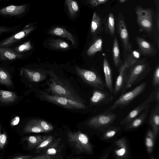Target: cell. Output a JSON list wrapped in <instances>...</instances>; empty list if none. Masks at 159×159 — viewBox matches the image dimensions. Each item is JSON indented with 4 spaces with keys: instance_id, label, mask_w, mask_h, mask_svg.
<instances>
[{
    "instance_id": "obj_1",
    "label": "cell",
    "mask_w": 159,
    "mask_h": 159,
    "mask_svg": "<svg viewBox=\"0 0 159 159\" xmlns=\"http://www.w3.org/2000/svg\"><path fill=\"white\" fill-rule=\"evenodd\" d=\"M50 79L48 91L52 94L64 97L85 104V102L76 90L65 80L57 75L52 70L48 72Z\"/></svg>"
},
{
    "instance_id": "obj_2",
    "label": "cell",
    "mask_w": 159,
    "mask_h": 159,
    "mask_svg": "<svg viewBox=\"0 0 159 159\" xmlns=\"http://www.w3.org/2000/svg\"><path fill=\"white\" fill-rule=\"evenodd\" d=\"M151 68L146 59H139L129 68L121 94L125 93L133 85L138 83L149 72Z\"/></svg>"
},
{
    "instance_id": "obj_3",
    "label": "cell",
    "mask_w": 159,
    "mask_h": 159,
    "mask_svg": "<svg viewBox=\"0 0 159 159\" xmlns=\"http://www.w3.org/2000/svg\"><path fill=\"white\" fill-rule=\"evenodd\" d=\"M140 53L139 51H132L128 54L124 58L118 67L119 74L116 78L114 94L116 95L122 89L128 73L129 67L139 59Z\"/></svg>"
},
{
    "instance_id": "obj_4",
    "label": "cell",
    "mask_w": 159,
    "mask_h": 159,
    "mask_svg": "<svg viewBox=\"0 0 159 159\" xmlns=\"http://www.w3.org/2000/svg\"><path fill=\"white\" fill-rule=\"evenodd\" d=\"M67 140L70 146L73 147L78 154H93V147L88 136L80 131H69L67 133Z\"/></svg>"
},
{
    "instance_id": "obj_5",
    "label": "cell",
    "mask_w": 159,
    "mask_h": 159,
    "mask_svg": "<svg viewBox=\"0 0 159 159\" xmlns=\"http://www.w3.org/2000/svg\"><path fill=\"white\" fill-rule=\"evenodd\" d=\"M39 98L42 100L68 109H84L87 108L85 104L64 97L50 94L44 91L40 92Z\"/></svg>"
},
{
    "instance_id": "obj_6",
    "label": "cell",
    "mask_w": 159,
    "mask_h": 159,
    "mask_svg": "<svg viewBox=\"0 0 159 159\" xmlns=\"http://www.w3.org/2000/svg\"><path fill=\"white\" fill-rule=\"evenodd\" d=\"M147 85L146 82L138 85L132 90L125 92L114 102L106 112H109L117 108H122L128 105L137 97L142 93L145 90Z\"/></svg>"
},
{
    "instance_id": "obj_7",
    "label": "cell",
    "mask_w": 159,
    "mask_h": 159,
    "mask_svg": "<svg viewBox=\"0 0 159 159\" xmlns=\"http://www.w3.org/2000/svg\"><path fill=\"white\" fill-rule=\"evenodd\" d=\"M75 69L78 74L85 83L95 88L105 90V83L98 73L77 66L75 67Z\"/></svg>"
},
{
    "instance_id": "obj_8",
    "label": "cell",
    "mask_w": 159,
    "mask_h": 159,
    "mask_svg": "<svg viewBox=\"0 0 159 159\" xmlns=\"http://www.w3.org/2000/svg\"><path fill=\"white\" fill-rule=\"evenodd\" d=\"M116 20L117 32L123 47L124 57L132 51V46L129 40L125 18L121 13L119 14Z\"/></svg>"
},
{
    "instance_id": "obj_9",
    "label": "cell",
    "mask_w": 159,
    "mask_h": 159,
    "mask_svg": "<svg viewBox=\"0 0 159 159\" xmlns=\"http://www.w3.org/2000/svg\"><path fill=\"white\" fill-rule=\"evenodd\" d=\"M139 25L148 33L151 32L153 28L152 12L149 8H143L138 6L135 9Z\"/></svg>"
},
{
    "instance_id": "obj_10",
    "label": "cell",
    "mask_w": 159,
    "mask_h": 159,
    "mask_svg": "<svg viewBox=\"0 0 159 159\" xmlns=\"http://www.w3.org/2000/svg\"><path fill=\"white\" fill-rule=\"evenodd\" d=\"M116 117V115L113 113L102 114L91 118L86 123L90 127L98 129L111 124Z\"/></svg>"
},
{
    "instance_id": "obj_11",
    "label": "cell",
    "mask_w": 159,
    "mask_h": 159,
    "mask_svg": "<svg viewBox=\"0 0 159 159\" xmlns=\"http://www.w3.org/2000/svg\"><path fill=\"white\" fill-rule=\"evenodd\" d=\"M156 90V88L154 89L144 101L131 111L128 115L120 121V124L122 125H125L139 115L143 111L148 109L150 104L155 100Z\"/></svg>"
},
{
    "instance_id": "obj_12",
    "label": "cell",
    "mask_w": 159,
    "mask_h": 159,
    "mask_svg": "<svg viewBox=\"0 0 159 159\" xmlns=\"http://www.w3.org/2000/svg\"><path fill=\"white\" fill-rule=\"evenodd\" d=\"M135 39L138 46V51L142 55L153 57L157 54V49L153 44L140 37L136 36Z\"/></svg>"
},
{
    "instance_id": "obj_13",
    "label": "cell",
    "mask_w": 159,
    "mask_h": 159,
    "mask_svg": "<svg viewBox=\"0 0 159 159\" xmlns=\"http://www.w3.org/2000/svg\"><path fill=\"white\" fill-rule=\"evenodd\" d=\"M113 99L112 94L109 93L105 90L96 89L93 92L90 102L94 105H102L109 103Z\"/></svg>"
},
{
    "instance_id": "obj_14",
    "label": "cell",
    "mask_w": 159,
    "mask_h": 159,
    "mask_svg": "<svg viewBox=\"0 0 159 159\" xmlns=\"http://www.w3.org/2000/svg\"><path fill=\"white\" fill-rule=\"evenodd\" d=\"M114 156L117 159L129 158V151L127 141L124 138L116 140L114 142Z\"/></svg>"
},
{
    "instance_id": "obj_15",
    "label": "cell",
    "mask_w": 159,
    "mask_h": 159,
    "mask_svg": "<svg viewBox=\"0 0 159 159\" xmlns=\"http://www.w3.org/2000/svg\"><path fill=\"white\" fill-rule=\"evenodd\" d=\"M31 26L25 28L20 31L0 42V47H7L17 42L27 35L34 29Z\"/></svg>"
},
{
    "instance_id": "obj_16",
    "label": "cell",
    "mask_w": 159,
    "mask_h": 159,
    "mask_svg": "<svg viewBox=\"0 0 159 159\" xmlns=\"http://www.w3.org/2000/svg\"><path fill=\"white\" fill-rule=\"evenodd\" d=\"M149 122L156 139L159 131V102H157L154 108L151 111Z\"/></svg>"
},
{
    "instance_id": "obj_17",
    "label": "cell",
    "mask_w": 159,
    "mask_h": 159,
    "mask_svg": "<svg viewBox=\"0 0 159 159\" xmlns=\"http://www.w3.org/2000/svg\"><path fill=\"white\" fill-rule=\"evenodd\" d=\"M103 65L106 87L110 93L112 94L113 93L114 89L112 71L110 63L106 57L103 58Z\"/></svg>"
},
{
    "instance_id": "obj_18",
    "label": "cell",
    "mask_w": 159,
    "mask_h": 159,
    "mask_svg": "<svg viewBox=\"0 0 159 159\" xmlns=\"http://www.w3.org/2000/svg\"><path fill=\"white\" fill-rule=\"evenodd\" d=\"M103 21L101 17L94 12L91 21L90 32L93 37L101 34L103 30Z\"/></svg>"
},
{
    "instance_id": "obj_19",
    "label": "cell",
    "mask_w": 159,
    "mask_h": 159,
    "mask_svg": "<svg viewBox=\"0 0 159 159\" xmlns=\"http://www.w3.org/2000/svg\"><path fill=\"white\" fill-rule=\"evenodd\" d=\"M102 21L105 32L113 38L115 35V17L113 13H110L107 17L103 18Z\"/></svg>"
},
{
    "instance_id": "obj_20",
    "label": "cell",
    "mask_w": 159,
    "mask_h": 159,
    "mask_svg": "<svg viewBox=\"0 0 159 159\" xmlns=\"http://www.w3.org/2000/svg\"><path fill=\"white\" fill-rule=\"evenodd\" d=\"M148 109L143 111L139 115L125 125L126 130L136 129L140 126L148 116Z\"/></svg>"
},
{
    "instance_id": "obj_21",
    "label": "cell",
    "mask_w": 159,
    "mask_h": 159,
    "mask_svg": "<svg viewBox=\"0 0 159 159\" xmlns=\"http://www.w3.org/2000/svg\"><path fill=\"white\" fill-rule=\"evenodd\" d=\"M22 55L7 47H0V60H12L21 58Z\"/></svg>"
},
{
    "instance_id": "obj_22",
    "label": "cell",
    "mask_w": 159,
    "mask_h": 159,
    "mask_svg": "<svg viewBox=\"0 0 159 159\" xmlns=\"http://www.w3.org/2000/svg\"><path fill=\"white\" fill-rule=\"evenodd\" d=\"M25 5L21 6L11 5L0 10V14L3 15H18L24 13L26 9Z\"/></svg>"
},
{
    "instance_id": "obj_23",
    "label": "cell",
    "mask_w": 159,
    "mask_h": 159,
    "mask_svg": "<svg viewBox=\"0 0 159 159\" xmlns=\"http://www.w3.org/2000/svg\"><path fill=\"white\" fill-rule=\"evenodd\" d=\"M23 72L25 76L33 82H41L46 78L45 74L40 71L24 68L23 69Z\"/></svg>"
},
{
    "instance_id": "obj_24",
    "label": "cell",
    "mask_w": 159,
    "mask_h": 159,
    "mask_svg": "<svg viewBox=\"0 0 159 159\" xmlns=\"http://www.w3.org/2000/svg\"><path fill=\"white\" fill-rule=\"evenodd\" d=\"M93 42L88 48L86 54L92 56L98 52H101L102 49L103 40L102 37L97 36L93 37Z\"/></svg>"
},
{
    "instance_id": "obj_25",
    "label": "cell",
    "mask_w": 159,
    "mask_h": 159,
    "mask_svg": "<svg viewBox=\"0 0 159 159\" xmlns=\"http://www.w3.org/2000/svg\"><path fill=\"white\" fill-rule=\"evenodd\" d=\"M48 33L53 35L67 39L71 42L73 45H75V40L72 34L64 28L56 27L50 30Z\"/></svg>"
},
{
    "instance_id": "obj_26",
    "label": "cell",
    "mask_w": 159,
    "mask_h": 159,
    "mask_svg": "<svg viewBox=\"0 0 159 159\" xmlns=\"http://www.w3.org/2000/svg\"><path fill=\"white\" fill-rule=\"evenodd\" d=\"M113 39V41L112 50L113 60L115 67L116 68H117L119 67L121 62L120 60V48L116 35H115Z\"/></svg>"
},
{
    "instance_id": "obj_27",
    "label": "cell",
    "mask_w": 159,
    "mask_h": 159,
    "mask_svg": "<svg viewBox=\"0 0 159 159\" xmlns=\"http://www.w3.org/2000/svg\"><path fill=\"white\" fill-rule=\"evenodd\" d=\"M15 93L0 89V102L5 104L14 102L17 98Z\"/></svg>"
},
{
    "instance_id": "obj_28",
    "label": "cell",
    "mask_w": 159,
    "mask_h": 159,
    "mask_svg": "<svg viewBox=\"0 0 159 159\" xmlns=\"http://www.w3.org/2000/svg\"><path fill=\"white\" fill-rule=\"evenodd\" d=\"M23 132L25 133H40L45 131L37 124L34 119L29 120L24 126Z\"/></svg>"
},
{
    "instance_id": "obj_29",
    "label": "cell",
    "mask_w": 159,
    "mask_h": 159,
    "mask_svg": "<svg viewBox=\"0 0 159 159\" xmlns=\"http://www.w3.org/2000/svg\"><path fill=\"white\" fill-rule=\"evenodd\" d=\"M156 139L152 129H149L147 133L145 139V145L149 154H151L153 152Z\"/></svg>"
},
{
    "instance_id": "obj_30",
    "label": "cell",
    "mask_w": 159,
    "mask_h": 159,
    "mask_svg": "<svg viewBox=\"0 0 159 159\" xmlns=\"http://www.w3.org/2000/svg\"><path fill=\"white\" fill-rule=\"evenodd\" d=\"M48 45L54 49L66 50L70 48L69 44L61 39H51L49 41Z\"/></svg>"
},
{
    "instance_id": "obj_31",
    "label": "cell",
    "mask_w": 159,
    "mask_h": 159,
    "mask_svg": "<svg viewBox=\"0 0 159 159\" xmlns=\"http://www.w3.org/2000/svg\"><path fill=\"white\" fill-rule=\"evenodd\" d=\"M44 136L40 135L30 136L24 138L27 143V147L29 149L35 148L43 140Z\"/></svg>"
},
{
    "instance_id": "obj_32",
    "label": "cell",
    "mask_w": 159,
    "mask_h": 159,
    "mask_svg": "<svg viewBox=\"0 0 159 159\" xmlns=\"http://www.w3.org/2000/svg\"><path fill=\"white\" fill-rule=\"evenodd\" d=\"M53 137L52 135L44 136V138L41 142L35 148V152L40 153L43 151L52 143Z\"/></svg>"
},
{
    "instance_id": "obj_33",
    "label": "cell",
    "mask_w": 159,
    "mask_h": 159,
    "mask_svg": "<svg viewBox=\"0 0 159 159\" xmlns=\"http://www.w3.org/2000/svg\"><path fill=\"white\" fill-rule=\"evenodd\" d=\"M0 84L7 86L12 85L13 83L7 72L0 68Z\"/></svg>"
},
{
    "instance_id": "obj_34",
    "label": "cell",
    "mask_w": 159,
    "mask_h": 159,
    "mask_svg": "<svg viewBox=\"0 0 159 159\" xmlns=\"http://www.w3.org/2000/svg\"><path fill=\"white\" fill-rule=\"evenodd\" d=\"M65 3L70 16H75L79 10L77 3L74 0H65Z\"/></svg>"
},
{
    "instance_id": "obj_35",
    "label": "cell",
    "mask_w": 159,
    "mask_h": 159,
    "mask_svg": "<svg viewBox=\"0 0 159 159\" xmlns=\"http://www.w3.org/2000/svg\"><path fill=\"white\" fill-rule=\"evenodd\" d=\"M60 138L57 139L53 143L51 144L43 152L44 154L54 156L57 152V146L60 142Z\"/></svg>"
},
{
    "instance_id": "obj_36",
    "label": "cell",
    "mask_w": 159,
    "mask_h": 159,
    "mask_svg": "<svg viewBox=\"0 0 159 159\" xmlns=\"http://www.w3.org/2000/svg\"><path fill=\"white\" fill-rule=\"evenodd\" d=\"M34 120L45 132H49L53 129L52 125L47 121L39 119H34Z\"/></svg>"
},
{
    "instance_id": "obj_37",
    "label": "cell",
    "mask_w": 159,
    "mask_h": 159,
    "mask_svg": "<svg viewBox=\"0 0 159 159\" xmlns=\"http://www.w3.org/2000/svg\"><path fill=\"white\" fill-rule=\"evenodd\" d=\"M119 130V127H115L108 129L103 133L102 139L105 140L112 138L117 134Z\"/></svg>"
},
{
    "instance_id": "obj_38",
    "label": "cell",
    "mask_w": 159,
    "mask_h": 159,
    "mask_svg": "<svg viewBox=\"0 0 159 159\" xmlns=\"http://www.w3.org/2000/svg\"><path fill=\"white\" fill-rule=\"evenodd\" d=\"M32 48L30 42L28 41L17 47L14 51L18 53L31 50Z\"/></svg>"
},
{
    "instance_id": "obj_39",
    "label": "cell",
    "mask_w": 159,
    "mask_h": 159,
    "mask_svg": "<svg viewBox=\"0 0 159 159\" xmlns=\"http://www.w3.org/2000/svg\"><path fill=\"white\" fill-rule=\"evenodd\" d=\"M152 84L154 89L159 87V65L158 63L155 70L152 80Z\"/></svg>"
},
{
    "instance_id": "obj_40",
    "label": "cell",
    "mask_w": 159,
    "mask_h": 159,
    "mask_svg": "<svg viewBox=\"0 0 159 159\" xmlns=\"http://www.w3.org/2000/svg\"><path fill=\"white\" fill-rule=\"evenodd\" d=\"M3 130L0 122V149H2L4 148L7 141V135Z\"/></svg>"
},
{
    "instance_id": "obj_41",
    "label": "cell",
    "mask_w": 159,
    "mask_h": 159,
    "mask_svg": "<svg viewBox=\"0 0 159 159\" xmlns=\"http://www.w3.org/2000/svg\"><path fill=\"white\" fill-rule=\"evenodd\" d=\"M108 0H89V3L92 6L96 7L99 5L105 3Z\"/></svg>"
},
{
    "instance_id": "obj_42",
    "label": "cell",
    "mask_w": 159,
    "mask_h": 159,
    "mask_svg": "<svg viewBox=\"0 0 159 159\" xmlns=\"http://www.w3.org/2000/svg\"><path fill=\"white\" fill-rule=\"evenodd\" d=\"M54 156L49 155L44 153L36 156L32 157V159H52L54 158Z\"/></svg>"
},
{
    "instance_id": "obj_43",
    "label": "cell",
    "mask_w": 159,
    "mask_h": 159,
    "mask_svg": "<svg viewBox=\"0 0 159 159\" xmlns=\"http://www.w3.org/2000/svg\"><path fill=\"white\" fill-rule=\"evenodd\" d=\"M111 147H110L105 149L99 157V159H107L111 151Z\"/></svg>"
},
{
    "instance_id": "obj_44",
    "label": "cell",
    "mask_w": 159,
    "mask_h": 159,
    "mask_svg": "<svg viewBox=\"0 0 159 159\" xmlns=\"http://www.w3.org/2000/svg\"><path fill=\"white\" fill-rule=\"evenodd\" d=\"M33 156L30 155H18L12 158L13 159H31Z\"/></svg>"
},
{
    "instance_id": "obj_45",
    "label": "cell",
    "mask_w": 159,
    "mask_h": 159,
    "mask_svg": "<svg viewBox=\"0 0 159 159\" xmlns=\"http://www.w3.org/2000/svg\"><path fill=\"white\" fill-rule=\"evenodd\" d=\"M11 29L10 28L3 26H0V35L3 33L9 31Z\"/></svg>"
},
{
    "instance_id": "obj_46",
    "label": "cell",
    "mask_w": 159,
    "mask_h": 159,
    "mask_svg": "<svg viewBox=\"0 0 159 159\" xmlns=\"http://www.w3.org/2000/svg\"><path fill=\"white\" fill-rule=\"evenodd\" d=\"M20 121V118L18 116H16L11 120V124L12 126H14L18 124Z\"/></svg>"
},
{
    "instance_id": "obj_47",
    "label": "cell",
    "mask_w": 159,
    "mask_h": 159,
    "mask_svg": "<svg viewBox=\"0 0 159 159\" xmlns=\"http://www.w3.org/2000/svg\"><path fill=\"white\" fill-rule=\"evenodd\" d=\"M155 101H156V102H159V87L156 88Z\"/></svg>"
},
{
    "instance_id": "obj_48",
    "label": "cell",
    "mask_w": 159,
    "mask_h": 159,
    "mask_svg": "<svg viewBox=\"0 0 159 159\" xmlns=\"http://www.w3.org/2000/svg\"><path fill=\"white\" fill-rule=\"evenodd\" d=\"M127 0H119V2L121 3H123L125 2Z\"/></svg>"
}]
</instances>
